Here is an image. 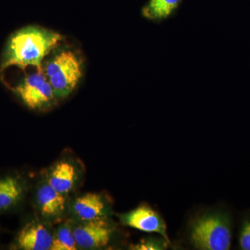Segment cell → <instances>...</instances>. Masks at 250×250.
Instances as JSON below:
<instances>
[{"mask_svg":"<svg viewBox=\"0 0 250 250\" xmlns=\"http://www.w3.org/2000/svg\"><path fill=\"white\" fill-rule=\"evenodd\" d=\"M78 249L74 236L72 224H62L53 233V241L50 250H76Z\"/></svg>","mask_w":250,"mask_h":250,"instance_id":"cell-13","label":"cell"},{"mask_svg":"<svg viewBox=\"0 0 250 250\" xmlns=\"http://www.w3.org/2000/svg\"><path fill=\"white\" fill-rule=\"evenodd\" d=\"M123 225L147 233H157L170 242L164 219L155 210L147 205L139 206L135 209L120 215Z\"/></svg>","mask_w":250,"mask_h":250,"instance_id":"cell-7","label":"cell"},{"mask_svg":"<svg viewBox=\"0 0 250 250\" xmlns=\"http://www.w3.org/2000/svg\"><path fill=\"white\" fill-rule=\"evenodd\" d=\"M77 177L75 164L70 161L62 160L50 167L45 182L57 191L67 195L75 187Z\"/></svg>","mask_w":250,"mask_h":250,"instance_id":"cell-10","label":"cell"},{"mask_svg":"<svg viewBox=\"0 0 250 250\" xmlns=\"http://www.w3.org/2000/svg\"><path fill=\"white\" fill-rule=\"evenodd\" d=\"M62 40V36L58 33L37 26L20 29L10 38L3 57L1 70L10 66L41 69L44 59Z\"/></svg>","mask_w":250,"mask_h":250,"instance_id":"cell-1","label":"cell"},{"mask_svg":"<svg viewBox=\"0 0 250 250\" xmlns=\"http://www.w3.org/2000/svg\"><path fill=\"white\" fill-rule=\"evenodd\" d=\"M35 202L38 211L45 222L59 221L67 208L66 195L57 191L45 181L36 190Z\"/></svg>","mask_w":250,"mask_h":250,"instance_id":"cell-6","label":"cell"},{"mask_svg":"<svg viewBox=\"0 0 250 250\" xmlns=\"http://www.w3.org/2000/svg\"><path fill=\"white\" fill-rule=\"evenodd\" d=\"M232 231V218L229 212L215 210L192 220L189 238L196 249L228 250L231 248Z\"/></svg>","mask_w":250,"mask_h":250,"instance_id":"cell-2","label":"cell"},{"mask_svg":"<svg viewBox=\"0 0 250 250\" xmlns=\"http://www.w3.org/2000/svg\"><path fill=\"white\" fill-rule=\"evenodd\" d=\"M240 249L250 250V214L242 220L238 234Z\"/></svg>","mask_w":250,"mask_h":250,"instance_id":"cell-14","label":"cell"},{"mask_svg":"<svg viewBox=\"0 0 250 250\" xmlns=\"http://www.w3.org/2000/svg\"><path fill=\"white\" fill-rule=\"evenodd\" d=\"M182 0H149L143 6V17L152 22H161L170 18L179 9Z\"/></svg>","mask_w":250,"mask_h":250,"instance_id":"cell-12","label":"cell"},{"mask_svg":"<svg viewBox=\"0 0 250 250\" xmlns=\"http://www.w3.org/2000/svg\"><path fill=\"white\" fill-rule=\"evenodd\" d=\"M70 213L77 221H88L107 218L108 202L104 197L96 192H88L77 197L70 207Z\"/></svg>","mask_w":250,"mask_h":250,"instance_id":"cell-9","label":"cell"},{"mask_svg":"<svg viewBox=\"0 0 250 250\" xmlns=\"http://www.w3.org/2000/svg\"><path fill=\"white\" fill-rule=\"evenodd\" d=\"M52 241L53 232L46 222L32 220L20 230L15 246L23 250H50Z\"/></svg>","mask_w":250,"mask_h":250,"instance_id":"cell-8","label":"cell"},{"mask_svg":"<svg viewBox=\"0 0 250 250\" xmlns=\"http://www.w3.org/2000/svg\"><path fill=\"white\" fill-rule=\"evenodd\" d=\"M77 248L96 250L107 246L113 236V225L107 218L77 221L72 225Z\"/></svg>","mask_w":250,"mask_h":250,"instance_id":"cell-5","label":"cell"},{"mask_svg":"<svg viewBox=\"0 0 250 250\" xmlns=\"http://www.w3.org/2000/svg\"><path fill=\"white\" fill-rule=\"evenodd\" d=\"M24 105L33 111H45L53 107L58 98L42 69L26 75L13 88Z\"/></svg>","mask_w":250,"mask_h":250,"instance_id":"cell-4","label":"cell"},{"mask_svg":"<svg viewBox=\"0 0 250 250\" xmlns=\"http://www.w3.org/2000/svg\"><path fill=\"white\" fill-rule=\"evenodd\" d=\"M170 242L165 238H146L141 241L139 244L131 247L132 250H165Z\"/></svg>","mask_w":250,"mask_h":250,"instance_id":"cell-15","label":"cell"},{"mask_svg":"<svg viewBox=\"0 0 250 250\" xmlns=\"http://www.w3.org/2000/svg\"><path fill=\"white\" fill-rule=\"evenodd\" d=\"M41 69L58 100L66 98L73 93L83 77L82 58L69 48L54 49Z\"/></svg>","mask_w":250,"mask_h":250,"instance_id":"cell-3","label":"cell"},{"mask_svg":"<svg viewBox=\"0 0 250 250\" xmlns=\"http://www.w3.org/2000/svg\"><path fill=\"white\" fill-rule=\"evenodd\" d=\"M26 186L22 177L9 174L0 177V213L14 209L24 197Z\"/></svg>","mask_w":250,"mask_h":250,"instance_id":"cell-11","label":"cell"}]
</instances>
